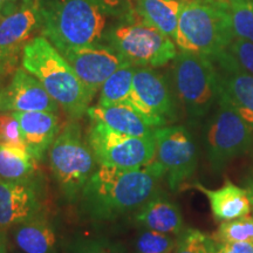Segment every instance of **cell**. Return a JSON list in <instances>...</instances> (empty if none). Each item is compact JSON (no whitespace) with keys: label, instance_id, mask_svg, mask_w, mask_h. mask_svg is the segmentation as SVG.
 Here are the masks:
<instances>
[{"label":"cell","instance_id":"17","mask_svg":"<svg viewBox=\"0 0 253 253\" xmlns=\"http://www.w3.org/2000/svg\"><path fill=\"white\" fill-rule=\"evenodd\" d=\"M11 113L19 121L28 153L40 162L60 132L58 114L50 112Z\"/></svg>","mask_w":253,"mask_h":253},{"label":"cell","instance_id":"37","mask_svg":"<svg viewBox=\"0 0 253 253\" xmlns=\"http://www.w3.org/2000/svg\"><path fill=\"white\" fill-rule=\"evenodd\" d=\"M1 11H2V0H0V18H1Z\"/></svg>","mask_w":253,"mask_h":253},{"label":"cell","instance_id":"1","mask_svg":"<svg viewBox=\"0 0 253 253\" xmlns=\"http://www.w3.org/2000/svg\"><path fill=\"white\" fill-rule=\"evenodd\" d=\"M163 178L156 160L132 170L100 166L82 189L79 209L90 220H115L140 210L160 192Z\"/></svg>","mask_w":253,"mask_h":253},{"label":"cell","instance_id":"38","mask_svg":"<svg viewBox=\"0 0 253 253\" xmlns=\"http://www.w3.org/2000/svg\"><path fill=\"white\" fill-rule=\"evenodd\" d=\"M4 87V81L2 80H0V90H1V88Z\"/></svg>","mask_w":253,"mask_h":253},{"label":"cell","instance_id":"31","mask_svg":"<svg viewBox=\"0 0 253 253\" xmlns=\"http://www.w3.org/2000/svg\"><path fill=\"white\" fill-rule=\"evenodd\" d=\"M107 17H113L119 21H135L138 15L136 12L137 0H95Z\"/></svg>","mask_w":253,"mask_h":253},{"label":"cell","instance_id":"29","mask_svg":"<svg viewBox=\"0 0 253 253\" xmlns=\"http://www.w3.org/2000/svg\"><path fill=\"white\" fill-rule=\"evenodd\" d=\"M176 242L172 235L147 229L136 239L135 250L136 253H172Z\"/></svg>","mask_w":253,"mask_h":253},{"label":"cell","instance_id":"27","mask_svg":"<svg viewBox=\"0 0 253 253\" xmlns=\"http://www.w3.org/2000/svg\"><path fill=\"white\" fill-rule=\"evenodd\" d=\"M235 37L253 43V0H229Z\"/></svg>","mask_w":253,"mask_h":253},{"label":"cell","instance_id":"12","mask_svg":"<svg viewBox=\"0 0 253 253\" xmlns=\"http://www.w3.org/2000/svg\"><path fill=\"white\" fill-rule=\"evenodd\" d=\"M40 25L38 0H24L13 13L0 18V72L5 78L17 69L25 45Z\"/></svg>","mask_w":253,"mask_h":253},{"label":"cell","instance_id":"16","mask_svg":"<svg viewBox=\"0 0 253 253\" xmlns=\"http://www.w3.org/2000/svg\"><path fill=\"white\" fill-rule=\"evenodd\" d=\"M42 214V202L34 181L0 179V229L13 227Z\"/></svg>","mask_w":253,"mask_h":253},{"label":"cell","instance_id":"9","mask_svg":"<svg viewBox=\"0 0 253 253\" xmlns=\"http://www.w3.org/2000/svg\"><path fill=\"white\" fill-rule=\"evenodd\" d=\"M99 166L116 169H140L156 157L155 137H135L114 131L103 123L91 121L86 138Z\"/></svg>","mask_w":253,"mask_h":253},{"label":"cell","instance_id":"13","mask_svg":"<svg viewBox=\"0 0 253 253\" xmlns=\"http://www.w3.org/2000/svg\"><path fill=\"white\" fill-rule=\"evenodd\" d=\"M72 66L80 80L96 94L114 72L129 63L108 43L100 42L84 47L59 50Z\"/></svg>","mask_w":253,"mask_h":253},{"label":"cell","instance_id":"3","mask_svg":"<svg viewBox=\"0 0 253 253\" xmlns=\"http://www.w3.org/2000/svg\"><path fill=\"white\" fill-rule=\"evenodd\" d=\"M40 31L58 50L100 42L107 15L95 0H38Z\"/></svg>","mask_w":253,"mask_h":253},{"label":"cell","instance_id":"20","mask_svg":"<svg viewBox=\"0 0 253 253\" xmlns=\"http://www.w3.org/2000/svg\"><path fill=\"white\" fill-rule=\"evenodd\" d=\"M86 115L90 121L103 123L108 128L135 137H150L154 136V128L145 122V120L130 107L114 104V106L89 107Z\"/></svg>","mask_w":253,"mask_h":253},{"label":"cell","instance_id":"7","mask_svg":"<svg viewBox=\"0 0 253 253\" xmlns=\"http://www.w3.org/2000/svg\"><path fill=\"white\" fill-rule=\"evenodd\" d=\"M102 40L136 67H161L177 55L171 38L141 19L120 21L104 32Z\"/></svg>","mask_w":253,"mask_h":253},{"label":"cell","instance_id":"23","mask_svg":"<svg viewBox=\"0 0 253 253\" xmlns=\"http://www.w3.org/2000/svg\"><path fill=\"white\" fill-rule=\"evenodd\" d=\"M135 68L136 66L126 63L114 72L101 87L97 104L100 106L121 104V106L130 107L136 110L134 90H132V78H134Z\"/></svg>","mask_w":253,"mask_h":253},{"label":"cell","instance_id":"32","mask_svg":"<svg viewBox=\"0 0 253 253\" xmlns=\"http://www.w3.org/2000/svg\"><path fill=\"white\" fill-rule=\"evenodd\" d=\"M227 49L237 61L253 75V43L240 38H235Z\"/></svg>","mask_w":253,"mask_h":253},{"label":"cell","instance_id":"18","mask_svg":"<svg viewBox=\"0 0 253 253\" xmlns=\"http://www.w3.org/2000/svg\"><path fill=\"white\" fill-rule=\"evenodd\" d=\"M135 220L145 229L167 235L178 236L184 230L181 209L161 191L136 211Z\"/></svg>","mask_w":253,"mask_h":253},{"label":"cell","instance_id":"22","mask_svg":"<svg viewBox=\"0 0 253 253\" xmlns=\"http://www.w3.org/2000/svg\"><path fill=\"white\" fill-rule=\"evenodd\" d=\"M183 1L179 0H137L138 18L175 40Z\"/></svg>","mask_w":253,"mask_h":253},{"label":"cell","instance_id":"5","mask_svg":"<svg viewBox=\"0 0 253 253\" xmlns=\"http://www.w3.org/2000/svg\"><path fill=\"white\" fill-rule=\"evenodd\" d=\"M172 78L189 121L197 125L219 99L220 82L216 63L208 55L181 50L172 60Z\"/></svg>","mask_w":253,"mask_h":253},{"label":"cell","instance_id":"4","mask_svg":"<svg viewBox=\"0 0 253 253\" xmlns=\"http://www.w3.org/2000/svg\"><path fill=\"white\" fill-rule=\"evenodd\" d=\"M235 32L229 0H188L182 5L175 43L213 59L229 48Z\"/></svg>","mask_w":253,"mask_h":253},{"label":"cell","instance_id":"40","mask_svg":"<svg viewBox=\"0 0 253 253\" xmlns=\"http://www.w3.org/2000/svg\"><path fill=\"white\" fill-rule=\"evenodd\" d=\"M179 1H183V2H184V1H188V0H179Z\"/></svg>","mask_w":253,"mask_h":253},{"label":"cell","instance_id":"25","mask_svg":"<svg viewBox=\"0 0 253 253\" xmlns=\"http://www.w3.org/2000/svg\"><path fill=\"white\" fill-rule=\"evenodd\" d=\"M212 237L218 244L253 242V216L246 214L244 217L236 218L232 220L221 221Z\"/></svg>","mask_w":253,"mask_h":253},{"label":"cell","instance_id":"33","mask_svg":"<svg viewBox=\"0 0 253 253\" xmlns=\"http://www.w3.org/2000/svg\"><path fill=\"white\" fill-rule=\"evenodd\" d=\"M216 253H253V242H236L218 244Z\"/></svg>","mask_w":253,"mask_h":253},{"label":"cell","instance_id":"28","mask_svg":"<svg viewBox=\"0 0 253 253\" xmlns=\"http://www.w3.org/2000/svg\"><path fill=\"white\" fill-rule=\"evenodd\" d=\"M66 253H126L120 243L103 237H75L66 245Z\"/></svg>","mask_w":253,"mask_h":253},{"label":"cell","instance_id":"6","mask_svg":"<svg viewBox=\"0 0 253 253\" xmlns=\"http://www.w3.org/2000/svg\"><path fill=\"white\" fill-rule=\"evenodd\" d=\"M49 167L60 191L69 202H77L96 169V161L82 138L77 120L66 123L49 149Z\"/></svg>","mask_w":253,"mask_h":253},{"label":"cell","instance_id":"10","mask_svg":"<svg viewBox=\"0 0 253 253\" xmlns=\"http://www.w3.org/2000/svg\"><path fill=\"white\" fill-rule=\"evenodd\" d=\"M156 143V162L162 167L164 178L172 191L197 169L198 153L192 136L183 126H164L154 130Z\"/></svg>","mask_w":253,"mask_h":253},{"label":"cell","instance_id":"15","mask_svg":"<svg viewBox=\"0 0 253 253\" xmlns=\"http://www.w3.org/2000/svg\"><path fill=\"white\" fill-rule=\"evenodd\" d=\"M212 60L219 74L220 91L253 128V75L237 61L229 49Z\"/></svg>","mask_w":253,"mask_h":253},{"label":"cell","instance_id":"14","mask_svg":"<svg viewBox=\"0 0 253 253\" xmlns=\"http://www.w3.org/2000/svg\"><path fill=\"white\" fill-rule=\"evenodd\" d=\"M60 106L50 97L36 77L23 67L17 68L7 84L0 90V113L50 112L59 113Z\"/></svg>","mask_w":253,"mask_h":253},{"label":"cell","instance_id":"19","mask_svg":"<svg viewBox=\"0 0 253 253\" xmlns=\"http://www.w3.org/2000/svg\"><path fill=\"white\" fill-rule=\"evenodd\" d=\"M191 186L207 196L211 212L218 221L232 220L251 212V202L245 188H240L231 182H226L216 190L209 189L199 183H194Z\"/></svg>","mask_w":253,"mask_h":253},{"label":"cell","instance_id":"2","mask_svg":"<svg viewBox=\"0 0 253 253\" xmlns=\"http://www.w3.org/2000/svg\"><path fill=\"white\" fill-rule=\"evenodd\" d=\"M21 67L41 82L71 120L86 115L95 96L69 62L43 36L32 38L21 53Z\"/></svg>","mask_w":253,"mask_h":253},{"label":"cell","instance_id":"24","mask_svg":"<svg viewBox=\"0 0 253 253\" xmlns=\"http://www.w3.org/2000/svg\"><path fill=\"white\" fill-rule=\"evenodd\" d=\"M37 161L28 151L0 145V179L7 182L34 181Z\"/></svg>","mask_w":253,"mask_h":253},{"label":"cell","instance_id":"34","mask_svg":"<svg viewBox=\"0 0 253 253\" xmlns=\"http://www.w3.org/2000/svg\"><path fill=\"white\" fill-rule=\"evenodd\" d=\"M24 0H2V11H1V18L6 17V15L13 13L19 6L21 5Z\"/></svg>","mask_w":253,"mask_h":253},{"label":"cell","instance_id":"36","mask_svg":"<svg viewBox=\"0 0 253 253\" xmlns=\"http://www.w3.org/2000/svg\"><path fill=\"white\" fill-rule=\"evenodd\" d=\"M246 190H248V194L250 197V202H251V207H252V211H253V177L250 178L248 183H246Z\"/></svg>","mask_w":253,"mask_h":253},{"label":"cell","instance_id":"35","mask_svg":"<svg viewBox=\"0 0 253 253\" xmlns=\"http://www.w3.org/2000/svg\"><path fill=\"white\" fill-rule=\"evenodd\" d=\"M0 253H7V238L4 229H0Z\"/></svg>","mask_w":253,"mask_h":253},{"label":"cell","instance_id":"26","mask_svg":"<svg viewBox=\"0 0 253 253\" xmlns=\"http://www.w3.org/2000/svg\"><path fill=\"white\" fill-rule=\"evenodd\" d=\"M217 248L213 237L196 229H184L178 235L173 253H216Z\"/></svg>","mask_w":253,"mask_h":253},{"label":"cell","instance_id":"39","mask_svg":"<svg viewBox=\"0 0 253 253\" xmlns=\"http://www.w3.org/2000/svg\"><path fill=\"white\" fill-rule=\"evenodd\" d=\"M5 79H6V78L4 77V75H2V74H1V72H0V80H2V81H4V80H5Z\"/></svg>","mask_w":253,"mask_h":253},{"label":"cell","instance_id":"11","mask_svg":"<svg viewBox=\"0 0 253 253\" xmlns=\"http://www.w3.org/2000/svg\"><path fill=\"white\" fill-rule=\"evenodd\" d=\"M136 112L156 129L177 120L176 103L169 84L153 67H136L132 78Z\"/></svg>","mask_w":253,"mask_h":253},{"label":"cell","instance_id":"8","mask_svg":"<svg viewBox=\"0 0 253 253\" xmlns=\"http://www.w3.org/2000/svg\"><path fill=\"white\" fill-rule=\"evenodd\" d=\"M216 106L205 126L204 142L210 166L214 172H218L230 161L249 149L252 143L253 128L221 91Z\"/></svg>","mask_w":253,"mask_h":253},{"label":"cell","instance_id":"30","mask_svg":"<svg viewBox=\"0 0 253 253\" xmlns=\"http://www.w3.org/2000/svg\"><path fill=\"white\" fill-rule=\"evenodd\" d=\"M0 145L28 151L19 121L11 112L0 113Z\"/></svg>","mask_w":253,"mask_h":253},{"label":"cell","instance_id":"21","mask_svg":"<svg viewBox=\"0 0 253 253\" xmlns=\"http://www.w3.org/2000/svg\"><path fill=\"white\" fill-rule=\"evenodd\" d=\"M13 240L23 253H56L58 249L54 227L43 214L13 226Z\"/></svg>","mask_w":253,"mask_h":253}]
</instances>
